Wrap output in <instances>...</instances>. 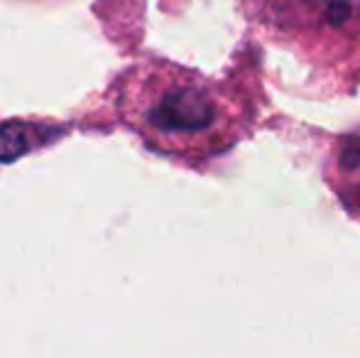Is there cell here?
Returning <instances> with one entry per match:
<instances>
[{
	"label": "cell",
	"instance_id": "cell-1",
	"mask_svg": "<svg viewBox=\"0 0 360 358\" xmlns=\"http://www.w3.org/2000/svg\"><path fill=\"white\" fill-rule=\"evenodd\" d=\"M147 123L165 135H201L218 123L216 98L201 84H172L147 110Z\"/></svg>",
	"mask_w": 360,
	"mask_h": 358
},
{
	"label": "cell",
	"instance_id": "cell-2",
	"mask_svg": "<svg viewBox=\"0 0 360 358\" xmlns=\"http://www.w3.org/2000/svg\"><path fill=\"white\" fill-rule=\"evenodd\" d=\"M353 8H360V0H351V10Z\"/></svg>",
	"mask_w": 360,
	"mask_h": 358
}]
</instances>
